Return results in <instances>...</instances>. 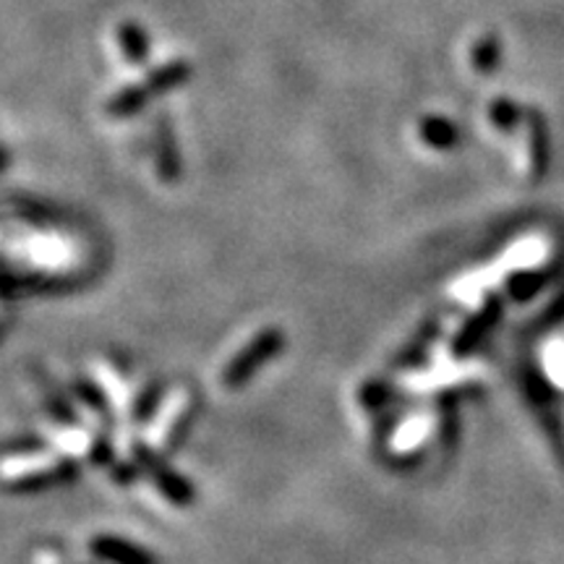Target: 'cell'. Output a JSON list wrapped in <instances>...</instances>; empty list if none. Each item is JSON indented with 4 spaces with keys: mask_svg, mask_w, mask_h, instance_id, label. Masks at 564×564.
I'll list each match as a JSON object with an SVG mask.
<instances>
[{
    "mask_svg": "<svg viewBox=\"0 0 564 564\" xmlns=\"http://www.w3.org/2000/svg\"><path fill=\"white\" fill-rule=\"evenodd\" d=\"M282 343L285 340H282L280 329H264L257 340L246 345V348L238 352V356L232 358L228 366H225L223 384L230 387V390L243 387L253 377V371H257L259 366H264L270 358L278 356V352L282 350Z\"/></svg>",
    "mask_w": 564,
    "mask_h": 564,
    "instance_id": "obj_1",
    "label": "cell"
},
{
    "mask_svg": "<svg viewBox=\"0 0 564 564\" xmlns=\"http://www.w3.org/2000/svg\"><path fill=\"white\" fill-rule=\"evenodd\" d=\"M91 549H95V554L100 556V560H108L112 564H158V560H154L150 552L133 546L131 541L112 539V535H100V539H95Z\"/></svg>",
    "mask_w": 564,
    "mask_h": 564,
    "instance_id": "obj_2",
    "label": "cell"
},
{
    "mask_svg": "<svg viewBox=\"0 0 564 564\" xmlns=\"http://www.w3.org/2000/svg\"><path fill=\"white\" fill-rule=\"evenodd\" d=\"M150 468H152L154 478H158V486L162 489V494H167L175 505H192V499H194L192 484L183 481L181 476H175L173 470H165L158 463H150Z\"/></svg>",
    "mask_w": 564,
    "mask_h": 564,
    "instance_id": "obj_3",
    "label": "cell"
}]
</instances>
